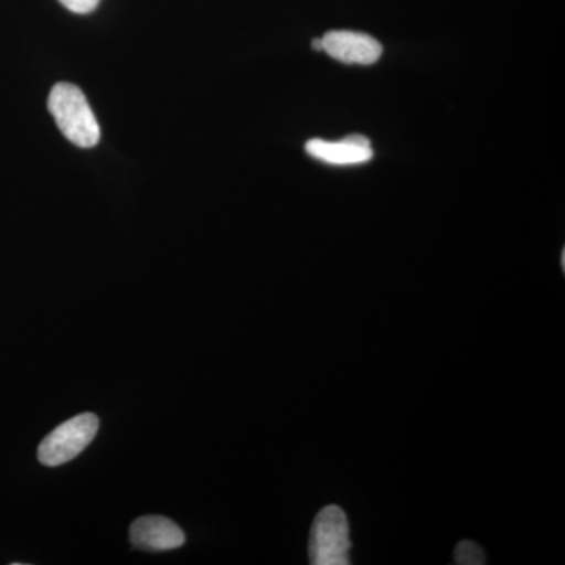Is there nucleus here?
Wrapping results in <instances>:
<instances>
[{"instance_id": "2", "label": "nucleus", "mask_w": 565, "mask_h": 565, "mask_svg": "<svg viewBox=\"0 0 565 565\" xmlns=\"http://www.w3.org/2000/svg\"><path fill=\"white\" fill-rule=\"evenodd\" d=\"M351 535L343 509L327 505L316 515L311 526L308 556L313 565L351 564Z\"/></svg>"}, {"instance_id": "8", "label": "nucleus", "mask_w": 565, "mask_h": 565, "mask_svg": "<svg viewBox=\"0 0 565 565\" xmlns=\"http://www.w3.org/2000/svg\"><path fill=\"white\" fill-rule=\"evenodd\" d=\"M65 9L73 11V13L77 14H87L92 13L96 7L99 6L102 0H58Z\"/></svg>"}, {"instance_id": "7", "label": "nucleus", "mask_w": 565, "mask_h": 565, "mask_svg": "<svg viewBox=\"0 0 565 565\" xmlns=\"http://www.w3.org/2000/svg\"><path fill=\"white\" fill-rule=\"evenodd\" d=\"M456 564L481 565L486 564L484 550L471 541H463L457 545L455 552Z\"/></svg>"}, {"instance_id": "5", "label": "nucleus", "mask_w": 565, "mask_h": 565, "mask_svg": "<svg viewBox=\"0 0 565 565\" xmlns=\"http://www.w3.org/2000/svg\"><path fill=\"white\" fill-rule=\"evenodd\" d=\"M131 544L147 552H169L184 545L185 534L173 520L161 515L140 516L129 530Z\"/></svg>"}, {"instance_id": "3", "label": "nucleus", "mask_w": 565, "mask_h": 565, "mask_svg": "<svg viewBox=\"0 0 565 565\" xmlns=\"http://www.w3.org/2000/svg\"><path fill=\"white\" fill-rule=\"evenodd\" d=\"M99 429V418L95 414H81L62 423L39 446L40 463L46 467H61L81 455Z\"/></svg>"}, {"instance_id": "10", "label": "nucleus", "mask_w": 565, "mask_h": 565, "mask_svg": "<svg viewBox=\"0 0 565 565\" xmlns=\"http://www.w3.org/2000/svg\"><path fill=\"white\" fill-rule=\"evenodd\" d=\"M561 264H563V269L565 267V252H563V256H561Z\"/></svg>"}, {"instance_id": "1", "label": "nucleus", "mask_w": 565, "mask_h": 565, "mask_svg": "<svg viewBox=\"0 0 565 565\" xmlns=\"http://www.w3.org/2000/svg\"><path fill=\"white\" fill-rule=\"evenodd\" d=\"M47 107L63 136L81 148H93L102 139V129L92 111L90 104L76 85H55Z\"/></svg>"}, {"instance_id": "4", "label": "nucleus", "mask_w": 565, "mask_h": 565, "mask_svg": "<svg viewBox=\"0 0 565 565\" xmlns=\"http://www.w3.org/2000/svg\"><path fill=\"white\" fill-rule=\"evenodd\" d=\"M323 52L345 65H374L384 47L366 33L332 31L322 39Z\"/></svg>"}, {"instance_id": "9", "label": "nucleus", "mask_w": 565, "mask_h": 565, "mask_svg": "<svg viewBox=\"0 0 565 565\" xmlns=\"http://www.w3.org/2000/svg\"><path fill=\"white\" fill-rule=\"evenodd\" d=\"M313 50L319 52L323 51L322 39L313 40Z\"/></svg>"}, {"instance_id": "6", "label": "nucleus", "mask_w": 565, "mask_h": 565, "mask_svg": "<svg viewBox=\"0 0 565 565\" xmlns=\"http://www.w3.org/2000/svg\"><path fill=\"white\" fill-rule=\"evenodd\" d=\"M305 150L311 158L330 166H360L374 158L371 141L363 136H349L340 141L313 139L307 141Z\"/></svg>"}]
</instances>
